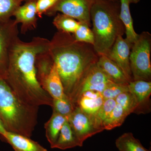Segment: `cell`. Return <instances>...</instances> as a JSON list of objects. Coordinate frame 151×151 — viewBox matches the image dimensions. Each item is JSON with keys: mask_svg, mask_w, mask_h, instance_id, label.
<instances>
[{"mask_svg": "<svg viewBox=\"0 0 151 151\" xmlns=\"http://www.w3.org/2000/svg\"><path fill=\"white\" fill-rule=\"evenodd\" d=\"M50 41L37 37L26 42L17 39L9 53L6 81L23 103L39 107H51L52 99L38 81L36 59L39 54L48 51Z\"/></svg>", "mask_w": 151, "mask_h": 151, "instance_id": "cell-1", "label": "cell"}, {"mask_svg": "<svg viewBox=\"0 0 151 151\" xmlns=\"http://www.w3.org/2000/svg\"><path fill=\"white\" fill-rule=\"evenodd\" d=\"M50 41L49 52L56 65L64 93L73 103L78 86L97 64L99 56L93 45L76 41L71 34L58 31Z\"/></svg>", "mask_w": 151, "mask_h": 151, "instance_id": "cell-2", "label": "cell"}, {"mask_svg": "<svg viewBox=\"0 0 151 151\" xmlns=\"http://www.w3.org/2000/svg\"><path fill=\"white\" fill-rule=\"evenodd\" d=\"M93 47L99 56L107 55L117 38L125 33L120 17L119 0H95L90 12Z\"/></svg>", "mask_w": 151, "mask_h": 151, "instance_id": "cell-3", "label": "cell"}, {"mask_svg": "<svg viewBox=\"0 0 151 151\" xmlns=\"http://www.w3.org/2000/svg\"><path fill=\"white\" fill-rule=\"evenodd\" d=\"M39 108L23 103L0 77V119L7 132L31 137L37 124Z\"/></svg>", "mask_w": 151, "mask_h": 151, "instance_id": "cell-4", "label": "cell"}, {"mask_svg": "<svg viewBox=\"0 0 151 151\" xmlns=\"http://www.w3.org/2000/svg\"><path fill=\"white\" fill-rule=\"evenodd\" d=\"M151 35L144 31L132 44L130 65L133 81L151 80Z\"/></svg>", "mask_w": 151, "mask_h": 151, "instance_id": "cell-5", "label": "cell"}, {"mask_svg": "<svg viewBox=\"0 0 151 151\" xmlns=\"http://www.w3.org/2000/svg\"><path fill=\"white\" fill-rule=\"evenodd\" d=\"M95 0H58L46 12L47 15H55L58 13L71 17L80 22L91 27L90 12Z\"/></svg>", "mask_w": 151, "mask_h": 151, "instance_id": "cell-6", "label": "cell"}, {"mask_svg": "<svg viewBox=\"0 0 151 151\" xmlns=\"http://www.w3.org/2000/svg\"><path fill=\"white\" fill-rule=\"evenodd\" d=\"M68 121L81 147L88 138L103 132L96 128L92 117L84 113L78 106H76Z\"/></svg>", "mask_w": 151, "mask_h": 151, "instance_id": "cell-7", "label": "cell"}, {"mask_svg": "<svg viewBox=\"0 0 151 151\" xmlns=\"http://www.w3.org/2000/svg\"><path fill=\"white\" fill-rule=\"evenodd\" d=\"M17 25L14 20L0 23V77L5 79L9 53L13 44L18 38Z\"/></svg>", "mask_w": 151, "mask_h": 151, "instance_id": "cell-8", "label": "cell"}, {"mask_svg": "<svg viewBox=\"0 0 151 151\" xmlns=\"http://www.w3.org/2000/svg\"><path fill=\"white\" fill-rule=\"evenodd\" d=\"M112 82L97 63L91 68L78 86L73 99V105L76 107V100L82 92L92 90L102 94L107 85Z\"/></svg>", "mask_w": 151, "mask_h": 151, "instance_id": "cell-9", "label": "cell"}, {"mask_svg": "<svg viewBox=\"0 0 151 151\" xmlns=\"http://www.w3.org/2000/svg\"><path fill=\"white\" fill-rule=\"evenodd\" d=\"M132 45L123 36H120L106 55L122 68L130 82L133 81L129 59Z\"/></svg>", "mask_w": 151, "mask_h": 151, "instance_id": "cell-10", "label": "cell"}, {"mask_svg": "<svg viewBox=\"0 0 151 151\" xmlns=\"http://www.w3.org/2000/svg\"><path fill=\"white\" fill-rule=\"evenodd\" d=\"M129 92L134 95L137 108L135 113L147 114L151 111V81H132L128 84Z\"/></svg>", "mask_w": 151, "mask_h": 151, "instance_id": "cell-11", "label": "cell"}, {"mask_svg": "<svg viewBox=\"0 0 151 151\" xmlns=\"http://www.w3.org/2000/svg\"><path fill=\"white\" fill-rule=\"evenodd\" d=\"M13 16L15 17L14 22L15 24H21L22 34H25L28 32L35 29L37 21L36 1H29L23 5L20 6Z\"/></svg>", "mask_w": 151, "mask_h": 151, "instance_id": "cell-12", "label": "cell"}, {"mask_svg": "<svg viewBox=\"0 0 151 151\" xmlns=\"http://www.w3.org/2000/svg\"><path fill=\"white\" fill-rule=\"evenodd\" d=\"M39 83L42 89L52 99L62 98L66 95L55 63L50 72L42 78Z\"/></svg>", "mask_w": 151, "mask_h": 151, "instance_id": "cell-13", "label": "cell"}, {"mask_svg": "<svg viewBox=\"0 0 151 151\" xmlns=\"http://www.w3.org/2000/svg\"><path fill=\"white\" fill-rule=\"evenodd\" d=\"M3 138L11 145L14 151H47L30 137L19 134L7 132Z\"/></svg>", "mask_w": 151, "mask_h": 151, "instance_id": "cell-14", "label": "cell"}, {"mask_svg": "<svg viewBox=\"0 0 151 151\" xmlns=\"http://www.w3.org/2000/svg\"><path fill=\"white\" fill-rule=\"evenodd\" d=\"M140 0H119L120 2V17L125 28L126 39L133 44L137 39L139 34L135 32L134 27L130 6L131 4H137Z\"/></svg>", "mask_w": 151, "mask_h": 151, "instance_id": "cell-15", "label": "cell"}, {"mask_svg": "<svg viewBox=\"0 0 151 151\" xmlns=\"http://www.w3.org/2000/svg\"><path fill=\"white\" fill-rule=\"evenodd\" d=\"M97 65L114 83L128 85L130 81L119 65L106 56H99Z\"/></svg>", "mask_w": 151, "mask_h": 151, "instance_id": "cell-16", "label": "cell"}, {"mask_svg": "<svg viewBox=\"0 0 151 151\" xmlns=\"http://www.w3.org/2000/svg\"><path fill=\"white\" fill-rule=\"evenodd\" d=\"M68 119L67 117L53 112L50 119L45 124V135L51 148L56 142L61 128Z\"/></svg>", "mask_w": 151, "mask_h": 151, "instance_id": "cell-17", "label": "cell"}, {"mask_svg": "<svg viewBox=\"0 0 151 151\" xmlns=\"http://www.w3.org/2000/svg\"><path fill=\"white\" fill-rule=\"evenodd\" d=\"M76 147L81 146L67 121L63 126L56 142L52 149L65 150Z\"/></svg>", "mask_w": 151, "mask_h": 151, "instance_id": "cell-18", "label": "cell"}, {"mask_svg": "<svg viewBox=\"0 0 151 151\" xmlns=\"http://www.w3.org/2000/svg\"><path fill=\"white\" fill-rule=\"evenodd\" d=\"M103 96L92 97L80 95L76 100V106H78L86 115L93 118L103 105Z\"/></svg>", "mask_w": 151, "mask_h": 151, "instance_id": "cell-19", "label": "cell"}, {"mask_svg": "<svg viewBox=\"0 0 151 151\" xmlns=\"http://www.w3.org/2000/svg\"><path fill=\"white\" fill-rule=\"evenodd\" d=\"M116 145L119 151H150L145 148L131 132L124 133L117 138Z\"/></svg>", "mask_w": 151, "mask_h": 151, "instance_id": "cell-20", "label": "cell"}, {"mask_svg": "<svg viewBox=\"0 0 151 151\" xmlns=\"http://www.w3.org/2000/svg\"><path fill=\"white\" fill-rule=\"evenodd\" d=\"M128 116V113L124 111L122 106L116 104L113 111L103 122V129L111 130L116 127H120Z\"/></svg>", "mask_w": 151, "mask_h": 151, "instance_id": "cell-21", "label": "cell"}, {"mask_svg": "<svg viewBox=\"0 0 151 151\" xmlns=\"http://www.w3.org/2000/svg\"><path fill=\"white\" fill-rule=\"evenodd\" d=\"M52 24L58 31L73 34L77 29L79 22L71 17L58 13Z\"/></svg>", "mask_w": 151, "mask_h": 151, "instance_id": "cell-22", "label": "cell"}, {"mask_svg": "<svg viewBox=\"0 0 151 151\" xmlns=\"http://www.w3.org/2000/svg\"><path fill=\"white\" fill-rule=\"evenodd\" d=\"M116 105L115 99L104 100L103 105L92 118L96 128L98 129L104 131L103 128V122L109 116V114L113 111Z\"/></svg>", "mask_w": 151, "mask_h": 151, "instance_id": "cell-23", "label": "cell"}, {"mask_svg": "<svg viewBox=\"0 0 151 151\" xmlns=\"http://www.w3.org/2000/svg\"><path fill=\"white\" fill-rule=\"evenodd\" d=\"M21 4L18 0H0V23L9 21Z\"/></svg>", "mask_w": 151, "mask_h": 151, "instance_id": "cell-24", "label": "cell"}, {"mask_svg": "<svg viewBox=\"0 0 151 151\" xmlns=\"http://www.w3.org/2000/svg\"><path fill=\"white\" fill-rule=\"evenodd\" d=\"M51 107L53 112L68 118L73 112L75 108L66 95L62 98L52 99Z\"/></svg>", "mask_w": 151, "mask_h": 151, "instance_id": "cell-25", "label": "cell"}, {"mask_svg": "<svg viewBox=\"0 0 151 151\" xmlns=\"http://www.w3.org/2000/svg\"><path fill=\"white\" fill-rule=\"evenodd\" d=\"M115 100L116 104L121 105L128 115L136 112L137 104L133 94L129 91L119 94Z\"/></svg>", "mask_w": 151, "mask_h": 151, "instance_id": "cell-26", "label": "cell"}, {"mask_svg": "<svg viewBox=\"0 0 151 151\" xmlns=\"http://www.w3.org/2000/svg\"><path fill=\"white\" fill-rule=\"evenodd\" d=\"M76 41L93 45L94 36L93 32L88 25L79 22L77 29L72 35Z\"/></svg>", "mask_w": 151, "mask_h": 151, "instance_id": "cell-27", "label": "cell"}, {"mask_svg": "<svg viewBox=\"0 0 151 151\" xmlns=\"http://www.w3.org/2000/svg\"><path fill=\"white\" fill-rule=\"evenodd\" d=\"M128 84H116L112 82L108 84L102 93L104 100L115 99L122 93L129 92Z\"/></svg>", "mask_w": 151, "mask_h": 151, "instance_id": "cell-28", "label": "cell"}, {"mask_svg": "<svg viewBox=\"0 0 151 151\" xmlns=\"http://www.w3.org/2000/svg\"><path fill=\"white\" fill-rule=\"evenodd\" d=\"M58 0H37L36 10L37 16L41 18L44 14L51 9Z\"/></svg>", "mask_w": 151, "mask_h": 151, "instance_id": "cell-29", "label": "cell"}, {"mask_svg": "<svg viewBox=\"0 0 151 151\" xmlns=\"http://www.w3.org/2000/svg\"><path fill=\"white\" fill-rule=\"evenodd\" d=\"M7 132V131L6 130L3 122H2L1 120L0 119V135H1V137L2 138L4 137Z\"/></svg>", "mask_w": 151, "mask_h": 151, "instance_id": "cell-30", "label": "cell"}, {"mask_svg": "<svg viewBox=\"0 0 151 151\" xmlns=\"http://www.w3.org/2000/svg\"><path fill=\"white\" fill-rule=\"evenodd\" d=\"M37 1V0H25V1Z\"/></svg>", "mask_w": 151, "mask_h": 151, "instance_id": "cell-31", "label": "cell"}, {"mask_svg": "<svg viewBox=\"0 0 151 151\" xmlns=\"http://www.w3.org/2000/svg\"><path fill=\"white\" fill-rule=\"evenodd\" d=\"M18 1H20L21 2L24 1H25V0H18Z\"/></svg>", "mask_w": 151, "mask_h": 151, "instance_id": "cell-32", "label": "cell"}, {"mask_svg": "<svg viewBox=\"0 0 151 151\" xmlns=\"http://www.w3.org/2000/svg\"><path fill=\"white\" fill-rule=\"evenodd\" d=\"M109 1H116V0H109Z\"/></svg>", "mask_w": 151, "mask_h": 151, "instance_id": "cell-33", "label": "cell"}]
</instances>
